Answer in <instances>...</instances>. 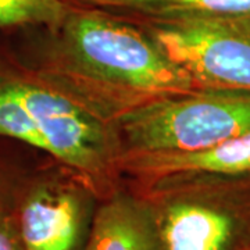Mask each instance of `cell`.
Masks as SVG:
<instances>
[{"instance_id": "cell-7", "label": "cell", "mask_w": 250, "mask_h": 250, "mask_svg": "<svg viewBox=\"0 0 250 250\" xmlns=\"http://www.w3.org/2000/svg\"><path fill=\"white\" fill-rule=\"evenodd\" d=\"M123 166L153 181L190 174H245L250 171V132L199 150L129 152Z\"/></svg>"}, {"instance_id": "cell-2", "label": "cell", "mask_w": 250, "mask_h": 250, "mask_svg": "<svg viewBox=\"0 0 250 250\" xmlns=\"http://www.w3.org/2000/svg\"><path fill=\"white\" fill-rule=\"evenodd\" d=\"M131 152H187L250 132V90L196 89L126 110L120 121Z\"/></svg>"}, {"instance_id": "cell-6", "label": "cell", "mask_w": 250, "mask_h": 250, "mask_svg": "<svg viewBox=\"0 0 250 250\" xmlns=\"http://www.w3.org/2000/svg\"><path fill=\"white\" fill-rule=\"evenodd\" d=\"M13 213L24 250H83L90 231L89 203L80 189L38 182L18 197Z\"/></svg>"}, {"instance_id": "cell-9", "label": "cell", "mask_w": 250, "mask_h": 250, "mask_svg": "<svg viewBox=\"0 0 250 250\" xmlns=\"http://www.w3.org/2000/svg\"><path fill=\"white\" fill-rule=\"evenodd\" d=\"M88 9L170 21L196 17H249L250 0H67Z\"/></svg>"}, {"instance_id": "cell-8", "label": "cell", "mask_w": 250, "mask_h": 250, "mask_svg": "<svg viewBox=\"0 0 250 250\" xmlns=\"http://www.w3.org/2000/svg\"><path fill=\"white\" fill-rule=\"evenodd\" d=\"M83 250H160L149 206L116 195L93 214Z\"/></svg>"}, {"instance_id": "cell-4", "label": "cell", "mask_w": 250, "mask_h": 250, "mask_svg": "<svg viewBox=\"0 0 250 250\" xmlns=\"http://www.w3.org/2000/svg\"><path fill=\"white\" fill-rule=\"evenodd\" d=\"M31 117L42 150L88 177L110 166L111 143L102 121L35 74H1Z\"/></svg>"}, {"instance_id": "cell-12", "label": "cell", "mask_w": 250, "mask_h": 250, "mask_svg": "<svg viewBox=\"0 0 250 250\" xmlns=\"http://www.w3.org/2000/svg\"><path fill=\"white\" fill-rule=\"evenodd\" d=\"M0 205H1V202H0Z\"/></svg>"}, {"instance_id": "cell-10", "label": "cell", "mask_w": 250, "mask_h": 250, "mask_svg": "<svg viewBox=\"0 0 250 250\" xmlns=\"http://www.w3.org/2000/svg\"><path fill=\"white\" fill-rule=\"evenodd\" d=\"M71 6L67 0H0V28H56Z\"/></svg>"}, {"instance_id": "cell-3", "label": "cell", "mask_w": 250, "mask_h": 250, "mask_svg": "<svg viewBox=\"0 0 250 250\" xmlns=\"http://www.w3.org/2000/svg\"><path fill=\"white\" fill-rule=\"evenodd\" d=\"M150 22L153 42L199 89L250 90V16Z\"/></svg>"}, {"instance_id": "cell-5", "label": "cell", "mask_w": 250, "mask_h": 250, "mask_svg": "<svg viewBox=\"0 0 250 250\" xmlns=\"http://www.w3.org/2000/svg\"><path fill=\"white\" fill-rule=\"evenodd\" d=\"M145 202L160 250H250V215L225 200L172 192Z\"/></svg>"}, {"instance_id": "cell-1", "label": "cell", "mask_w": 250, "mask_h": 250, "mask_svg": "<svg viewBox=\"0 0 250 250\" xmlns=\"http://www.w3.org/2000/svg\"><path fill=\"white\" fill-rule=\"evenodd\" d=\"M54 29H59L57 47L64 62L126 98L146 103L199 89L152 38L100 10L72 4Z\"/></svg>"}, {"instance_id": "cell-11", "label": "cell", "mask_w": 250, "mask_h": 250, "mask_svg": "<svg viewBox=\"0 0 250 250\" xmlns=\"http://www.w3.org/2000/svg\"><path fill=\"white\" fill-rule=\"evenodd\" d=\"M0 250H24L13 210L0 205Z\"/></svg>"}]
</instances>
